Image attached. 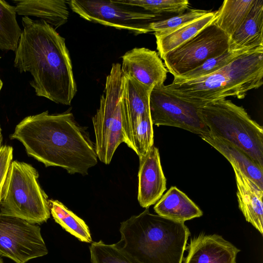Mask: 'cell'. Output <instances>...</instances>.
Instances as JSON below:
<instances>
[{
	"label": "cell",
	"mask_w": 263,
	"mask_h": 263,
	"mask_svg": "<svg viewBox=\"0 0 263 263\" xmlns=\"http://www.w3.org/2000/svg\"><path fill=\"white\" fill-rule=\"evenodd\" d=\"M238 206L246 221L263 234V190L239 170L233 168Z\"/></svg>",
	"instance_id": "15"
},
{
	"label": "cell",
	"mask_w": 263,
	"mask_h": 263,
	"mask_svg": "<svg viewBox=\"0 0 263 263\" xmlns=\"http://www.w3.org/2000/svg\"><path fill=\"white\" fill-rule=\"evenodd\" d=\"M13 147L7 145H2L0 149V204L4 184L13 159Z\"/></svg>",
	"instance_id": "30"
},
{
	"label": "cell",
	"mask_w": 263,
	"mask_h": 263,
	"mask_svg": "<svg viewBox=\"0 0 263 263\" xmlns=\"http://www.w3.org/2000/svg\"><path fill=\"white\" fill-rule=\"evenodd\" d=\"M15 4L16 14L40 18L55 29L65 24L69 12L67 1L12 0Z\"/></svg>",
	"instance_id": "19"
},
{
	"label": "cell",
	"mask_w": 263,
	"mask_h": 263,
	"mask_svg": "<svg viewBox=\"0 0 263 263\" xmlns=\"http://www.w3.org/2000/svg\"><path fill=\"white\" fill-rule=\"evenodd\" d=\"M22 23L14 66L30 73L29 83L37 96L70 105L77 88L65 39L42 20L23 16Z\"/></svg>",
	"instance_id": "2"
},
{
	"label": "cell",
	"mask_w": 263,
	"mask_h": 263,
	"mask_svg": "<svg viewBox=\"0 0 263 263\" xmlns=\"http://www.w3.org/2000/svg\"><path fill=\"white\" fill-rule=\"evenodd\" d=\"M22 31L16 20L15 7L0 0V49L15 51Z\"/></svg>",
	"instance_id": "24"
},
{
	"label": "cell",
	"mask_w": 263,
	"mask_h": 263,
	"mask_svg": "<svg viewBox=\"0 0 263 263\" xmlns=\"http://www.w3.org/2000/svg\"><path fill=\"white\" fill-rule=\"evenodd\" d=\"M2 143H3V136H2V128L0 125V149L2 146Z\"/></svg>",
	"instance_id": "31"
},
{
	"label": "cell",
	"mask_w": 263,
	"mask_h": 263,
	"mask_svg": "<svg viewBox=\"0 0 263 263\" xmlns=\"http://www.w3.org/2000/svg\"><path fill=\"white\" fill-rule=\"evenodd\" d=\"M164 85L154 87L151 93L149 111L153 124L180 128L199 136L209 133L200 115L201 107L175 95Z\"/></svg>",
	"instance_id": "10"
},
{
	"label": "cell",
	"mask_w": 263,
	"mask_h": 263,
	"mask_svg": "<svg viewBox=\"0 0 263 263\" xmlns=\"http://www.w3.org/2000/svg\"><path fill=\"white\" fill-rule=\"evenodd\" d=\"M210 11L189 9L183 13L172 17L157 20L149 23V28L155 36L168 34L180 27L190 23L206 14Z\"/></svg>",
	"instance_id": "29"
},
{
	"label": "cell",
	"mask_w": 263,
	"mask_h": 263,
	"mask_svg": "<svg viewBox=\"0 0 263 263\" xmlns=\"http://www.w3.org/2000/svg\"><path fill=\"white\" fill-rule=\"evenodd\" d=\"M216 11H209L206 14L185 25L172 32L163 36H155L157 49L161 59L167 52L189 41L215 18Z\"/></svg>",
	"instance_id": "21"
},
{
	"label": "cell",
	"mask_w": 263,
	"mask_h": 263,
	"mask_svg": "<svg viewBox=\"0 0 263 263\" xmlns=\"http://www.w3.org/2000/svg\"><path fill=\"white\" fill-rule=\"evenodd\" d=\"M126 103V77L121 64L112 65L107 76L100 105L92 118L98 158L109 164L118 147L126 142L123 120Z\"/></svg>",
	"instance_id": "6"
},
{
	"label": "cell",
	"mask_w": 263,
	"mask_h": 263,
	"mask_svg": "<svg viewBox=\"0 0 263 263\" xmlns=\"http://www.w3.org/2000/svg\"><path fill=\"white\" fill-rule=\"evenodd\" d=\"M1 58V56H0V59Z\"/></svg>",
	"instance_id": "35"
},
{
	"label": "cell",
	"mask_w": 263,
	"mask_h": 263,
	"mask_svg": "<svg viewBox=\"0 0 263 263\" xmlns=\"http://www.w3.org/2000/svg\"><path fill=\"white\" fill-rule=\"evenodd\" d=\"M153 145V124L150 115H147L142 117L136 124L132 133L129 147L140 159Z\"/></svg>",
	"instance_id": "26"
},
{
	"label": "cell",
	"mask_w": 263,
	"mask_h": 263,
	"mask_svg": "<svg viewBox=\"0 0 263 263\" xmlns=\"http://www.w3.org/2000/svg\"><path fill=\"white\" fill-rule=\"evenodd\" d=\"M0 86H3V82L2 81L1 79H0Z\"/></svg>",
	"instance_id": "32"
},
{
	"label": "cell",
	"mask_w": 263,
	"mask_h": 263,
	"mask_svg": "<svg viewBox=\"0 0 263 263\" xmlns=\"http://www.w3.org/2000/svg\"><path fill=\"white\" fill-rule=\"evenodd\" d=\"M39 177L32 165L12 161L3 188L0 213L33 224L46 222L50 216L49 199Z\"/></svg>",
	"instance_id": "7"
},
{
	"label": "cell",
	"mask_w": 263,
	"mask_h": 263,
	"mask_svg": "<svg viewBox=\"0 0 263 263\" xmlns=\"http://www.w3.org/2000/svg\"><path fill=\"white\" fill-rule=\"evenodd\" d=\"M256 49H242L234 51L229 50L219 55L208 59L199 67L186 72L181 77L174 78L173 81L181 82L208 76L228 65L239 55Z\"/></svg>",
	"instance_id": "25"
},
{
	"label": "cell",
	"mask_w": 263,
	"mask_h": 263,
	"mask_svg": "<svg viewBox=\"0 0 263 263\" xmlns=\"http://www.w3.org/2000/svg\"><path fill=\"white\" fill-rule=\"evenodd\" d=\"M263 47V0H255L246 18L230 37L229 50Z\"/></svg>",
	"instance_id": "18"
},
{
	"label": "cell",
	"mask_w": 263,
	"mask_h": 263,
	"mask_svg": "<svg viewBox=\"0 0 263 263\" xmlns=\"http://www.w3.org/2000/svg\"><path fill=\"white\" fill-rule=\"evenodd\" d=\"M114 243L141 263H182L191 235L184 222L150 213L149 208L122 222Z\"/></svg>",
	"instance_id": "3"
},
{
	"label": "cell",
	"mask_w": 263,
	"mask_h": 263,
	"mask_svg": "<svg viewBox=\"0 0 263 263\" xmlns=\"http://www.w3.org/2000/svg\"><path fill=\"white\" fill-rule=\"evenodd\" d=\"M0 263H3V260L0 258Z\"/></svg>",
	"instance_id": "33"
},
{
	"label": "cell",
	"mask_w": 263,
	"mask_h": 263,
	"mask_svg": "<svg viewBox=\"0 0 263 263\" xmlns=\"http://www.w3.org/2000/svg\"><path fill=\"white\" fill-rule=\"evenodd\" d=\"M138 176V201L141 206L147 208L155 204L166 189L159 150L154 145L139 159Z\"/></svg>",
	"instance_id": "14"
},
{
	"label": "cell",
	"mask_w": 263,
	"mask_h": 263,
	"mask_svg": "<svg viewBox=\"0 0 263 263\" xmlns=\"http://www.w3.org/2000/svg\"><path fill=\"white\" fill-rule=\"evenodd\" d=\"M117 2L136 8H140L147 12L161 14V13H183L188 9L189 2L187 0H116Z\"/></svg>",
	"instance_id": "27"
},
{
	"label": "cell",
	"mask_w": 263,
	"mask_h": 263,
	"mask_svg": "<svg viewBox=\"0 0 263 263\" xmlns=\"http://www.w3.org/2000/svg\"><path fill=\"white\" fill-rule=\"evenodd\" d=\"M183 263H236L240 250L217 234L200 233L190 239Z\"/></svg>",
	"instance_id": "13"
},
{
	"label": "cell",
	"mask_w": 263,
	"mask_h": 263,
	"mask_svg": "<svg viewBox=\"0 0 263 263\" xmlns=\"http://www.w3.org/2000/svg\"><path fill=\"white\" fill-rule=\"evenodd\" d=\"M122 59L121 68L125 76L152 88L164 85L168 70L155 51L136 47L125 52Z\"/></svg>",
	"instance_id": "12"
},
{
	"label": "cell",
	"mask_w": 263,
	"mask_h": 263,
	"mask_svg": "<svg viewBox=\"0 0 263 263\" xmlns=\"http://www.w3.org/2000/svg\"><path fill=\"white\" fill-rule=\"evenodd\" d=\"M126 104L123 128L125 143L129 147L132 133L138 121L150 115L149 98L153 88L135 79L126 77Z\"/></svg>",
	"instance_id": "16"
},
{
	"label": "cell",
	"mask_w": 263,
	"mask_h": 263,
	"mask_svg": "<svg viewBox=\"0 0 263 263\" xmlns=\"http://www.w3.org/2000/svg\"><path fill=\"white\" fill-rule=\"evenodd\" d=\"M71 9L89 22L126 30L136 34L152 32L149 23L157 21L161 14L144 12L136 7L120 4L117 1H67Z\"/></svg>",
	"instance_id": "9"
},
{
	"label": "cell",
	"mask_w": 263,
	"mask_h": 263,
	"mask_svg": "<svg viewBox=\"0 0 263 263\" xmlns=\"http://www.w3.org/2000/svg\"><path fill=\"white\" fill-rule=\"evenodd\" d=\"M200 137L222 154L231 163L233 168L239 170L259 189L263 190V167L248 154L209 133Z\"/></svg>",
	"instance_id": "17"
},
{
	"label": "cell",
	"mask_w": 263,
	"mask_h": 263,
	"mask_svg": "<svg viewBox=\"0 0 263 263\" xmlns=\"http://www.w3.org/2000/svg\"><path fill=\"white\" fill-rule=\"evenodd\" d=\"M255 0H225L218 11L215 24L230 37L240 26Z\"/></svg>",
	"instance_id": "22"
},
{
	"label": "cell",
	"mask_w": 263,
	"mask_h": 263,
	"mask_svg": "<svg viewBox=\"0 0 263 263\" xmlns=\"http://www.w3.org/2000/svg\"><path fill=\"white\" fill-rule=\"evenodd\" d=\"M2 88V87L0 86V91H1V90Z\"/></svg>",
	"instance_id": "34"
},
{
	"label": "cell",
	"mask_w": 263,
	"mask_h": 263,
	"mask_svg": "<svg viewBox=\"0 0 263 263\" xmlns=\"http://www.w3.org/2000/svg\"><path fill=\"white\" fill-rule=\"evenodd\" d=\"M91 263H141L117 248L103 241L92 242L89 247Z\"/></svg>",
	"instance_id": "28"
},
{
	"label": "cell",
	"mask_w": 263,
	"mask_h": 263,
	"mask_svg": "<svg viewBox=\"0 0 263 263\" xmlns=\"http://www.w3.org/2000/svg\"><path fill=\"white\" fill-rule=\"evenodd\" d=\"M87 127L71 112L29 116L18 123L10 139L22 143L28 156L45 167L58 166L70 174H88L98 162L95 144Z\"/></svg>",
	"instance_id": "1"
},
{
	"label": "cell",
	"mask_w": 263,
	"mask_h": 263,
	"mask_svg": "<svg viewBox=\"0 0 263 263\" xmlns=\"http://www.w3.org/2000/svg\"><path fill=\"white\" fill-rule=\"evenodd\" d=\"M209 133L248 154L263 167V128L242 107L222 99L200 109Z\"/></svg>",
	"instance_id": "5"
},
{
	"label": "cell",
	"mask_w": 263,
	"mask_h": 263,
	"mask_svg": "<svg viewBox=\"0 0 263 263\" xmlns=\"http://www.w3.org/2000/svg\"><path fill=\"white\" fill-rule=\"evenodd\" d=\"M48 202L50 214L57 223L79 240L92 242L89 227L83 219L58 200L49 199Z\"/></svg>",
	"instance_id": "23"
},
{
	"label": "cell",
	"mask_w": 263,
	"mask_h": 263,
	"mask_svg": "<svg viewBox=\"0 0 263 263\" xmlns=\"http://www.w3.org/2000/svg\"><path fill=\"white\" fill-rule=\"evenodd\" d=\"M48 252L39 226L0 213L1 256L15 263H26Z\"/></svg>",
	"instance_id": "11"
},
{
	"label": "cell",
	"mask_w": 263,
	"mask_h": 263,
	"mask_svg": "<svg viewBox=\"0 0 263 263\" xmlns=\"http://www.w3.org/2000/svg\"><path fill=\"white\" fill-rule=\"evenodd\" d=\"M154 210L159 216L181 222L203 215L199 208L176 186H171L162 196L156 203Z\"/></svg>",
	"instance_id": "20"
},
{
	"label": "cell",
	"mask_w": 263,
	"mask_h": 263,
	"mask_svg": "<svg viewBox=\"0 0 263 263\" xmlns=\"http://www.w3.org/2000/svg\"><path fill=\"white\" fill-rule=\"evenodd\" d=\"M229 41V36L213 21L193 37L166 53L161 59L174 78H179L208 59L228 51Z\"/></svg>",
	"instance_id": "8"
},
{
	"label": "cell",
	"mask_w": 263,
	"mask_h": 263,
	"mask_svg": "<svg viewBox=\"0 0 263 263\" xmlns=\"http://www.w3.org/2000/svg\"><path fill=\"white\" fill-rule=\"evenodd\" d=\"M263 84V48L245 53L208 76L164 88L200 107L227 97L243 99L248 92Z\"/></svg>",
	"instance_id": "4"
}]
</instances>
